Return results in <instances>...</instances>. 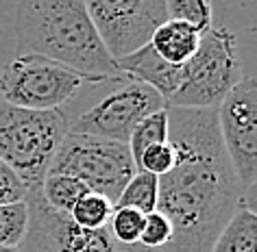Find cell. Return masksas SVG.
I'll return each mask as SVG.
<instances>
[{
  "instance_id": "277c9868",
  "label": "cell",
  "mask_w": 257,
  "mask_h": 252,
  "mask_svg": "<svg viewBox=\"0 0 257 252\" xmlns=\"http://www.w3.org/2000/svg\"><path fill=\"white\" fill-rule=\"evenodd\" d=\"M237 37L224 27H211L201 35L194 57L183 66L181 85L166 107L218 109L240 81Z\"/></svg>"
},
{
  "instance_id": "44dd1931",
  "label": "cell",
  "mask_w": 257,
  "mask_h": 252,
  "mask_svg": "<svg viewBox=\"0 0 257 252\" xmlns=\"http://www.w3.org/2000/svg\"><path fill=\"white\" fill-rule=\"evenodd\" d=\"M172 241V224L170 219L162 215L159 211H153L144 217V228L142 237H140V245L149 250H159L162 252L166 245Z\"/></svg>"
},
{
  "instance_id": "cb8c5ba5",
  "label": "cell",
  "mask_w": 257,
  "mask_h": 252,
  "mask_svg": "<svg viewBox=\"0 0 257 252\" xmlns=\"http://www.w3.org/2000/svg\"><path fill=\"white\" fill-rule=\"evenodd\" d=\"M240 206H244V209H248L250 213H257V180H255L253 185H248L246 189L242 191Z\"/></svg>"
},
{
  "instance_id": "8992f818",
  "label": "cell",
  "mask_w": 257,
  "mask_h": 252,
  "mask_svg": "<svg viewBox=\"0 0 257 252\" xmlns=\"http://www.w3.org/2000/svg\"><path fill=\"white\" fill-rule=\"evenodd\" d=\"M83 81L68 68L40 55H18L0 74V96L11 107L29 111L61 109Z\"/></svg>"
},
{
  "instance_id": "ac0fdd59",
  "label": "cell",
  "mask_w": 257,
  "mask_h": 252,
  "mask_svg": "<svg viewBox=\"0 0 257 252\" xmlns=\"http://www.w3.org/2000/svg\"><path fill=\"white\" fill-rule=\"evenodd\" d=\"M29 206L27 200L16 204H0V245L18 248L27 235Z\"/></svg>"
},
{
  "instance_id": "d6986e66",
  "label": "cell",
  "mask_w": 257,
  "mask_h": 252,
  "mask_svg": "<svg viewBox=\"0 0 257 252\" xmlns=\"http://www.w3.org/2000/svg\"><path fill=\"white\" fill-rule=\"evenodd\" d=\"M144 217H146L144 213H140L136 209H128V206H113L107 228L118 243L136 245V243H140V237H142Z\"/></svg>"
},
{
  "instance_id": "d4e9b609",
  "label": "cell",
  "mask_w": 257,
  "mask_h": 252,
  "mask_svg": "<svg viewBox=\"0 0 257 252\" xmlns=\"http://www.w3.org/2000/svg\"><path fill=\"white\" fill-rule=\"evenodd\" d=\"M0 252H20L18 248H9V245H0Z\"/></svg>"
},
{
  "instance_id": "9c48e42d",
  "label": "cell",
  "mask_w": 257,
  "mask_h": 252,
  "mask_svg": "<svg viewBox=\"0 0 257 252\" xmlns=\"http://www.w3.org/2000/svg\"><path fill=\"white\" fill-rule=\"evenodd\" d=\"M162 109H166V102L153 87L138 81H124L118 89L70 122V133L128 144V137L140 122Z\"/></svg>"
},
{
  "instance_id": "5bb4252c",
  "label": "cell",
  "mask_w": 257,
  "mask_h": 252,
  "mask_svg": "<svg viewBox=\"0 0 257 252\" xmlns=\"http://www.w3.org/2000/svg\"><path fill=\"white\" fill-rule=\"evenodd\" d=\"M40 193L50 209L63 215H70L74 204L89 193V189L79 178L68 176V174H46L44 183L40 187Z\"/></svg>"
},
{
  "instance_id": "2e32d148",
  "label": "cell",
  "mask_w": 257,
  "mask_h": 252,
  "mask_svg": "<svg viewBox=\"0 0 257 252\" xmlns=\"http://www.w3.org/2000/svg\"><path fill=\"white\" fill-rule=\"evenodd\" d=\"M166 141H168V111L162 109V111L153 113L140 122L136 131L131 133V137H128V150L133 154L136 167L140 165V159L149 148L157 144H166Z\"/></svg>"
},
{
  "instance_id": "6da1fadb",
  "label": "cell",
  "mask_w": 257,
  "mask_h": 252,
  "mask_svg": "<svg viewBox=\"0 0 257 252\" xmlns=\"http://www.w3.org/2000/svg\"><path fill=\"white\" fill-rule=\"evenodd\" d=\"M166 111L177 163L159 176L157 211L172 224V241L162 252H211L244 191L224 150L218 109Z\"/></svg>"
},
{
  "instance_id": "8fae6325",
  "label": "cell",
  "mask_w": 257,
  "mask_h": 252,
  "mask_svg": "<svg viewBox=\"0 0 257 252\" xmlns=\"http://www.w3.org/2000/svg\"><path fill=\"white\" fill-rule=\"evenodd\" d=\"M115 66L124 79L153 87L164 98V102H168L175 96L183 79V66H170L153 50L151 44H146L138 53L115 61Z\"/></svg>"
},
{
  "instance_id": "ffe728a7",
  "label": "cell",
  "mask_w": 257,
  "mask_h": 252,
  "mask_svg": "<svg viewBox=\"0 0 257 252\" xmlns=\"http://www.w3.org/2000/svg\"><path fill=\"white\" fill-rule=\"evenodd\" d=\"M166 9H168L170 20L185 22L196 31H201V33L211 29L214 7L207 0H166Z\"/></svg>"
},
{
  "instance_id": "52a82bcc",
  "label": "cell",
  "mask_w": 257,
  "mask_h": 252,
  "mask_svg": "<svg viewBox=\"0 0 257 252\" xmlns=\"http://www.w3.org/2000/svg\"><path fill=\"white\" fill-rule=\"evenodd\" d=\"M27 206L29 226L22 243L18 245L20 252H159L140 243H118L107 226L98 230L79 228L70 215L50 209L40 189H29Z\"/></svg>"
},
{
  "instance_id": "ba28073f",
  "label": "cell",
  "mask_w": 257,
  "mask_h": 252,
  "mask_svg": "<svg viewBox=\"0 0 257 252\" xmlns=\"http://www.w3.org/2000/svg\"><path fill=\"white\" fill-rule=\"evenodd\" d=\"M85 5L113 61L151 44L155 31L168 20L166 0H89Z\"/></svg>"
},
{
  "instance_id": "30bf717a",
  "label": "cell",
  "mask_w": 257,
  "mask_h": 252,
  "mask_svg": "<svg viewBox=\"0 0 257 252\" xmlns=\"http://www.w3.org/2000/svg\"><path fill=\"white\" fill-rule=\"evenodd\" d=\"M218 126L242 189L257 180V79L246 76L218 107Z\"/></svg>"
},
{
  "instance_id": "7a4b0ae2",
  "label": "cell",
  "mask_w": 257,
  "mask_h": 252,
  "mask_svg": "<svg viewBox=\"0 0 257 252\" xmlns=\"http://www.w3.org/2000/svg\"><path fill=\"white\" fill-rule=\"evenodd\" d=\"M18 55H40L83 83L128 81L102 46L85 0H24L16 7Z\"/></svg>"
},
{
  "instance_id": "5b68a950",
  "label": "cell",
  "mask_w": 257,
  "mask_h": 252,
  "mask_svg": "<svg viewBox=\"0 0 257 252\" xmlns=\"http://www.w3.org/2000/svg\"><path fill=\"white\" fill-rule=\"evenodd\" d=\"M138 172L128 144L89 135L68 133L57 150L48 174H68L79 178L89 191L118 202L122 189Z\"/></svg>"
},
{
  "instance_id": "e0dca14e",
  "label": "cell",
  "mask_w": 257,
  "mask_h": 252,
  "mask_svg": "<svg viewBox=\"0 0 257 252\" xmlns=\"http://www.w3.org/2000/svg\"><path fill=\"white\" fill-rule=\"evenodd\" d=\"M111 211H113V204L109 202L107 198L89 191L74 204V209L70 211V219H72L79 228L98 230V228H105L109 224Z\"/></svg>"
},
{
  "instance_id": "9a60e30c",
  "label": "cell",
  "mask_w": 257,
  "mask_h": 252,
  "mask_svg": "<svg viewBox=\"0 0 257 252\" xmlns=\"http://www.w3.org/2000/svg\"><path fill=\"white\" fill-rule=\"evenodd\" d=\"M157 198H159V178L155 174H149L144 170H138L133 174V178L126 183L122 189L118 202L113 206H128L136 209L144 215L157 211Z\"/></svg>"
},
{
  "instance_id": "7c38bea8",
  "label": "cell",
  "mask_w": 257,
  "mask_h": 252,
  "mask_svg": "<svg viewBox=\"0 0 257 252\" xmlns=\"http://www.w3.org/2000/svg\"><path fill=\"white\" fill-rule=\"evenodd\" d=\"M201 31L179 20H166L151 40L153 50L170 66H185L201 44Z\"/></svg>"
},
{
  "instance_id": "3957f363",
  "label": "cell",
  "mask_w": 257,
  "mask_h": 252,
  "mask_svg": "<svg viewBox=\"0 0 257 252\" xmlns=\"http://www.w3.org/2000/svg\"><path fill=\"white\" fill-rule=\"evenodd\" d=\"M70 120L61 109L29 111L0 102V161H5L27 189H40L50 170Z\"/></svg>"
},
{
  "instance_id": "603a6c76",
  "label": "cell",
  "mask_w": 257,
  "mask_h": 252,
  "mask_svg": "<svg viewBox=\"0 0 257 252\" xmlns=\"http://www.w3.org/2000/svg\"><path fill=\"white\" fill-rule=\"evenodd\" d=\"M29 189L24 187V183L16 176V172L0 161V204H16L27 200Z\"/></svg>"
},
{
  "instance_id": "7402d4cb",
  "label": "cell",
  "mask_w": 257,
  "mask_h": 252,
  "mask_svg": "<svg viewBox=\"0 0 257 252\" xmlns=\"http://www.w3.org/2000/svg\"><path fill=\"white\" fill-rule=\"evenodd\" d=\"M175 163H177V152L170 141H166V144H157V146L149 148V150L142 154L138 170L155 174L159 178V176H166V174L175 167Z\"/></svg>"
},
{
  "instance_id": "4fadbf2b",
  "label": "cell",
  "mask_w": 257,
  "mask_h": 252,
  "mask_svg": "<svg viewBox=\"0 0 257 252\" xmlns=\"http://www.w3.org/2000/svg\"><path fill=\"white\" fill-rule=\"evenodd\" d=\"M211 252H257V213L237 206Z\"/></svg>"
}]
</instances>
